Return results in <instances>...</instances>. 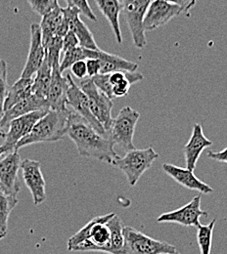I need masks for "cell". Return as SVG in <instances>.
<instances>
[{"instance_id": "1", "label": "cell", "mask_w": 227, "mask_h": 254, "mask_svg": "<svg viewBox=\"0 0 227 254\" xmlns=\"http://www.w3.org/2000/svg\"><path fill=\"white\" fill-rule=\"evenodd\" d=\"M67 136L76 144L81 157L112 164L119 157L108 137L101 135L85 120L69 109Z\"/></svg>"}, {"instance_id": "2", "label": "cell", "mask_w": 227, "mask_h": 254, "mask_svg": "<svg viewBox=\"0 0 227 254\" xmlns=\"http://www.w3.org/2000/svg\"><path fill=\"white\" fill-rule=\"evenodd\" d=\"M116 213L94 217L68 241L71 252H99L112 254L111 231L108 221Z\"/></svg>"}, {"instance_id": "3", "label": "cell", "mask_w": 227, "mask_h": 254, "mask_svg": "<svg viewBox=\"0 0 227 254\" xmlns=\"http://www.w3.org/2000/svg\"><path fill=\"white\" fill-rule=\"evenodd\" d=\"M69 120V108L65 112L50 110L41 120L37 122L31 133L23 138L16 146L15 151L39 143L57 142L67 136Z\"/></svg>"}, {"instance_id": "4", "label": "cell", "mask_w": 227, "mask_h": 254, "mask_svg": "<svg viewBox=\"0 0 227 254\" xmlns=\"http://www.w3.org/2000/svg\"><path fill=\"white\" fill-rule=\"evenodd\" d=\"M158 158L159 154L153 148H135L127 152L124 157H118L111 165L123 171L130 186H135L141 176L152 167Z\"/></svg>"}, {"instance_id": "5", "label": "cell", "mask_w": 227, "mask_h": 254, "mask_svg": "<svg viewBox=\"0 0 227 254\" xmlns=\"http://www.w3.org/2000/svg\"><path fill=\"white\" fill-rule=\"evenodd\" d=\"M195 4V1H151L144 18V31L150 32L161 28L174 17L187 12Z\"/></svg>"}, {"instance_id": "6", "label": "cell", "mask_w": 227, "mask_h": 254, "mask_svg": "<svg viewBox=\"0 0 227 254\" xmlns=\"http://www.w3.org/2000/svg\"><path fill=\"white\" fill-rule=\"evenodd\" d=\"M139 119L140 114L130 106L121 110L119 115L113 120L109 131V140L115 147L119 146L127 152L135 149L133 137Z\"/></svg>"}, {"instance_id": "7", "label": "cell", "mask_w": 227, "mask_h": 254, "mask_svg": "<svg viewBox=\"0 0 227 254\" xmlns=\"http://www.w3.org/2000/svg\"><path fill=\"white\" fill-rule=\"evenodd\" d=\"M124 240L122 254H172L176 252L175 247L152 239L130 226L124 227Z\"/></svg>"}, {"instance_id": "8", "label": "cell", "mask_w": 227, "mask_h": 254, "mask_svg": "<svg viewBox=\"0 0 227 254\" xmlns=\"http://www.w3.org/2000/svg\"><path fill=\"white\" fill-rule=\"evenodd\" d=\"M78 87L82 90V92L88 99L91 114L109 134L114 120L112 118V99L102 93L95 86L90 77L81 79L78 84Z\"/></svg>"}, {"instance_id": "9", "label": "cell", "mask_w": 227, "mask_h": 254, "mask_svg": "<svg viewBox=\"0 0 227 254\" xmlns=\"http://www.w3.org/2000/svg\"><path fill=\"white\" fill-rule=\"evenodd\" d=\"M123 2V12L130 29L133 44L137 48L146 46V36L143 27L147 9L151 3L148 0H127Z\"/></svg>"}, {"instance_id": "10", "label": "cell", "mask_w": 227, "mask_h": 254, "mask_svg": "<svg viewBox=\"0 0 227 254\" xmlns=\"http://www.w3.org/2000/svg\"><path fill=\"white\" fill-rule=\"evenodd\" d=\"M66 77L69 81V91H68V101L67 106L76 115L85 120L91 127H93L98 132L109 138V134L106 132L104 127H102L97 122V120L91 114L89 108V102L86 95L82 92V90L78 87V85L75 82L71 73H67Z\"/></svg>"}, {"instance_id": "11", "label": "cell", "mask_w": 227, "mask_h": 254, "mask_svg": "<svg viewBox=\"0 0 227 254\" xmlns=\"http://www.w3.org/2000/svg\"><path fill=\"white\" fill-rule=\"evenodd\" d=\"M201 197L202 194H198L194 198L185 204L184 206L163 213L157 218L158 223H176L184 227H196L198 228L200 223V217H208L209 213L201 208Z\"/></svg>"}, {"instance_id": "12", "label": "cell", "mask_w": 227, "mask_h": 254, "mask_svg": "<svg viewBox=\"0 0 227 254\" xmlns=\"http://www.w3.org/2000/svg\"><path fill=\"white\" fill-rule=\"evenodd\" d=\"M48 112L49 111L33 112L11 122L4 137V143L2 144L8 150V154L15 152L17 144L31 133L37 122L41 120Z\"/></svg>"}, {"instance_id": "13", "label": "cell", "mask_w": 227, "mask_h": 254, "mask_svg": "<svg viewBox=\"0 0 227 254\" xmlns=\"http://www.w3.org/2000/svg\"><path fill=\"white\" fill-rule=\"evenodd\" d=\"M21 163V157L16 151L6 154L0 160V189L7 195L18 197L21 189L18 176Z\"/></svg>"}, {"instance_id": "14", "label": "cell", "mask_w": 227, "mask_h": 254, "mask_svg": "<svg viewBox=\"0 0 227 254\" xmlns=\"http://www.w3.org/2000/svg\"><path fill=\"white\" fill-rule=\"evenodd\" d=\"M21 169L24 182L32 193L33 204H41L46 199V184L40 162L33 159H24L21 163Z\"/></svg>"}, {"instance_id": "15", "label": "cell", "mask_w": 227, "mask_h": 254, "mask_svg": "<svg viewBox=\"0 0 227 254\" xmlns=\"http://www.w3.org/2000/svg\"><path fill=\"white\" fill-rule=\"evenodd\" d=\"M45 60V50L39 24L31 25V45L27 62L23 68L21 78H33Z\"/></svg>"}, {"instance_id": "16", "label": "cell", "mask_w": 227, "mask_h": 254, "mask_svg": "<svg viewBox=\"0 0 227 254\" xmlns=\"http://www.w3.org/2000/svg\"><path fill=\"white\" fill-rule=\"evenodd\" d=\"M62 14L66 20L69 22L70 31L76 34L78 40L79 47H82L88 50H100L90 30L80 20L79 18L80 13L76 7L67 3V7L62 8Z\"/></svg>"}, {"instance_id": "17", "label": "cell", "mask_w": 227, "mask_h": 254, "mask_svg": "<svg viewBox=\"0 0 227 254\" xmlns=\"http://www.w3.org/2000/svg\"><path fill=\"white\" fill-rule=\"evenodd\" d=\"M38 111H50V108L46 99H43L33 94L28 99L15 105L10 110L4 112L3 118L0 123L1 131L6 135L9 125L11 124L12 121L20 117H23L25 115L31 114L33 112H38Z\"/></svg>"}, {"instance_id": "18", "label": "cell", "mask_w": 227, "mask_h": 254, "mask_svg": "<svg viewBox=\"0 0 227 254\" xmlns=\"http://www.w3.org/2000/svg\"><path fill=\"white\" fill-rule=\"evenodd\" d=\"M68 91L69 81L60 70V65L52 67V78L51 83L47 92V103L50 110L65 112L68 110Z\"/></svg>"}, {"instance_id": "19", "label": "cell", "mask_w": 227, "mask_h": 254, "mask_svg": "<svg viewBox=\"0 0 227 254\" xmlns=\"http://www.w3.org/2000/svg\"><path fill=\"white\" fill-rule=\"evenodd\" d=\"M162 169L165 174H167L175 182H177L184 188H187L189 190H198L201 194H208L214 191V189L211 186L204 183L195 176L194 171H191L186 167L184 168L176 166L174 164L164 163L162 164Z\"/></svg>"}, {"instance_id": "20", "label": "cell", "mask_w": 227, "mask_h": 254, "mask_svg": "<svg viewBox=\"0 0 227 254\" xmlns=\"http://www.w3.org/2000/svg\"><path fill=\"white\" fill-rule=\"evenodd\" d=\"M211 146H213V142L205 136L202 126L195 124L191 138L183 149L186 168L194 171L198 159H200L202 153L205 149Z\"/></svg>"}, {"instance_id": "21", "label": "cell", "mask_w": 227, "mask_h": 254, "mask_svg": "<svg viewBox=\"0 0 227 254\" xmlns=\"http://www.w3.org/2000/svg\"><path fill=\"white\" fill-rule=\"evenodd\" d=\"M94 59H98L101 65L100 74H109L116 71H137L138 64L129 60H126L116 54L107 53L103 50L95 51Z\"/></svg>"}, {"instance_id": "22", "label": "cell", "mask_w": 227, "mask_h": 254, "mask_svg": "<svg viewBox=\"0 0 227 254\" xmlns=\"http://www.w3.org/2000/svg\"><path fill=\"white\" fill-rule=\"evenodd\" d=\"M98 9L107 19L115 33L117 42H123V35L120 27V14L123 11V2L119 0H96Z\"/></svg>"}, {"instance_id": "23", "label": "cell", "mask_w": 227, "mask_h": 254, "mask_svg": "<svg viewBox=\"0 0 227 254\" xmlns=\"http://www.w3.org/2000/svg\"><path fill=\"white\" fill-rule=\"evenodd\" d=\"M33 78H19L12 86L8 87L4 104V112L10 110L18 103L33 95Z\"/></svg>"}, {"instance_id": "24", "label": "cell", "mask_w": 227, "mask_h": 254, "mask_svg": "<svg viewBox=\"0 0 227 254\" xmlns=\"http://www.w3.org/2000/svg\"><path fill=\"white\" fill-rule=\"evenodd\" d=\"M62 22L63 14L62 8L60 6H58L55 10H53L51 13L42 18L39 26L41 30L43 45L46 44L52 37L56 36L57 31L59 30Z\"/></svg>"}, {"instance_id": "25", "label": "cell", "mask_w": 227, "mask_h": 254, "mask_svg": "<svg viewBox=\"0 0 227 254\" xmlns=\"http://www.w3.org/2000/svg\"><path fill=\"white\" fill-rule=\"evenodd\" d=\"M52 78V66L45 58L40 68L33 77V94L46 99Z\"/></svg>"}, {"instance_id": "26", "label": "cell", "mask_w": 227, "mask_h": 254, "mask_svg": "<svg viewBox=\"0 0 227 254\" xmlns=\"http://www.w3.org/2000/svg\"><path fill=\"white\" fill-rule=\"evenodd\" d=\"M17 203L18 197L7 195L0 189V240L4 239L7 235L8 219Z\"/></svg>"}, {"instance_id": "27", "label": "cell", "mask_w": 227, "mask_h": 254, "mask_svg": "<svg viewBox=\"0 0 227 254\" xmlns=\"http://www.w3.org/2000/svg\"><path fill=\"white\" fill-rule=\"evenodd\" d=\"M95 51L97 50H88L82 47H76L72 50H69L62 54V60L60 61V70L63 73L68 68L78 61H85L88 59H94Z\"/></svg>"}, {"instance_id": "28", "label": "cell", "mask_w": 227, "mask_h": 254, "mask_svg": "<svg viewBox=\"0 0 227 254\" xmlns=\"http://www.w3.org/2000/svg\"><path fill=\"white\" fill-rule=\"evenodd\" d=\"M108 227L111 231L112 254H122L124 250V226L120 217L115 214L112 219L108 221Z\"/></svg>"}, {"instance_id": "29", "label": "cell", "mask_w": 227, "mask_h": 254, "mask_svg": "<svg viewBox=\"0 0 227 254\" xmlns=\"http://www.w3.org/2000/svg\"><path fill=\"white\" fill-rule=\"evenodd\" d=\"M216 222L217 220L214 219L209 225L201 224L197 228V243H198L201 254H211L213 232H214Z\"/></svg>"}, {"instance_id": "30", "label": "cell", "mask_w": 227, "mask_h": 254, "mask_svg": "<svg viewBox=\"0 0 227 254\" xmlns=\"http://www.w3.org/2000/svg\"><path fill=\"white\" fill-rule=\"evenodd\" d=\"M8 91L7 84V64L4 60H0V123L4 115V104ZM0 137L4 138L5 134L0 129Z\"/></svg>"}, {"instance_id": "31", "label": "cell", "mask_w": 227, "mask_h": 254, "mask_svg": "<svg viewBox=\"0 0 227 254\" xmlns=\"http://www.w3.org/2000/svg\"><path fill=\"white\" fill-rule=\"evenodd\" d=\"M28 3L33 12L40 15L42 18L60 6L57 0H29Z\"/></svg>"}, {"instance_id": "32", "label": "cell", "mask_w": 227, "mask_h": 254, "mask_svg": "<svg viewBox=\"0 0 227 254\" xmlns=\"http://www.w3.org/2000/svg\"><path fill=\"white\" fill-rule=\"evenodd\" d=\"M110 73L109 74H98L96 76L92 77V81L95 84L98 89L104 93L105 95L108 96L110 99L113 100V86L110 83Z\"/></svg>"}, {"instance_id": "33", "label": "cell", "mask_w": 227, "mask_h": 254, "mask_svg": "<svg viewBox=\"0 0 227 254\" xmlns=\"http://www.w3.org/2000/svg\"><path fill=\"white\" fill-rule=\"evenodd\" d=\"M68 4H71L77 8L80 14L85 16L87 19H89L92 22H97V18L95 17L94 13L92 12L89 4L87 1L84 0H67Z\"/></svg>"}, {"instance_id": "34", "label": "cell", "mask_w": 227, "mask_h": 254, "mask_svg": "<svg viewBox=\"0 0 227 254\" xmlns=\"http://www.w3.org/2000/svg\"><path fill=\"white\" fill-rule=\"evenodd\" d=\"M70 69H71L72 74L80 80L87 77V69H86L85 61H78V62L74 64L70 67Z\"/></svg>"}, {"instance_id": "35", "label": "cell", "mask_w": 227, "mask_h": 254, "mask_svg": "<svg viewBox=\"0 0 227 254\" xmlns=\"http://www.w3.org/2000/svg\"><path fill=\"white\" fill-rule=\"evenodd\" d=\"M78 46H79V44H78V40H77L76 34L70 31L64 36V38H63V51H62V54L65 53L67 51H69V50L76 48Z\"/></svg>"}, {"instance_id": "36", "label": "cell", "mask_w": 227, "mask_h": 254, "mask_svg": "<svg viewBox=\"0 0 227 254\" xmlns=\"http://www.w3.org/2000/svg\"><path fill=\"white\" fill-rule=\"evenodd\" d=\"M130 86L131 84L130 83V81L128 79L124 80L123 82L113 86V96L114 98L115 97H125V96L128 95L129 91H130Z\"/></svg>"}, {"instance_id": "37", "label": "cell", "mask_w": 227, "mask_h": 254, "mask_svg": "<svg viewBox=\"0 0 227 254\" xmlns=\"http://www.w3.org/2000/svg\"><path fill=\"white\" fill-rule=\"evenodd\" d=\"M86 63V69H87V77H94L98 74H100L101 65L98 59H88L85 60Z\"/></svg>"}, {"instance_id": "38", "label": "cell", "mask_w": 227, "mask_h": 254, "mask_svg": "<svg viewBox=\"0 0 227 254\" xmlns=\"http://www.w3.org/2000/svg\"><path fill=\"white\" fill-rule=\"evenodd\" d=\"M208 157L214 160L227 163V147L221 152H212V151L208 152Z\"/></svg>"}, {"instance_id": "39", "label": "cell", "mask_w": 227, "mask_h": 254, "mask_svg": "<svg viewBox=\"0 0 227 254\" xmlns=\"http://www.w3.org/2000/svg\"><path fill=\"white\" fill-rule=\"evenodd\" d=\"M6 154H8V150L6 149L5 146L1 145V146H0V157H1L2 155H6Z\"/></svg>"}, {"instance_id": "40", "label": "cell", "mask_w": 227, "mask_h": 254, "mask_svg": "<svg viewBox=\"0 0 227 254\" xmlns=\"http://www.w3.org/2000/svg\"><path fill=\"white\" fill-rule=\"evenodd\" d=\"M179 254V253H177V252H175V253H174V254Z\"/></svg>"}]
</instances>
